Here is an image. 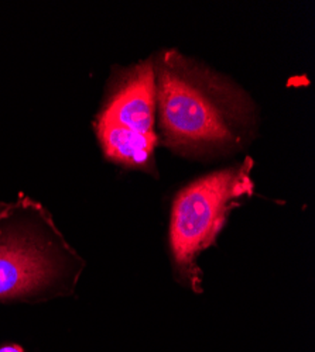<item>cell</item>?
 <instances>
[{"instance_id": "obj_2", "label": "cell", "mask_w": 315, "mask_h": 352, "mask_svg": "<svg viewBox=\"0 0 315 352\" xmlns=\"http://www.w3.org/2000/svg\"><path fill=\"white\" fill-rule=\"evenodd\" d=\"M83 268L39 201L27 196L0 201V303L70 296Z\"/></svg>"}, {"instance_id": "obj_5", "label": "cell", "mask_w": 315, "mask_h": 352, "mask_svg": "<svg viewBox=\"0 0 315 352\" xmlns=\"http://www.w3.org/2000/svg\"><path fill=\"white\" fill-rule=\"evenodd\" d=\"M95 133L108 160L149 173L156 172L154 148L159 142L156 134H140L98 117L95 120Z\"/></svg>"}, {"instance_id": "obj_3", "label": "cell", "mask_w": 315, "mask_h": 352, "mask_svg": "<svg viewBox=\"0 0 315 352\" xmlns=\"http://www.w3.org/2000/svg\"><path fill=\"white\" fill-rule=\"evenodd\" d=\"M253 160L203 176L185 186L174 199L170 220V250L180 282L201 292V271L196 258L211 247L229 212L253 192Z\"/></svg>"}, {"instance_id": "obj_6", "label": "cell", "mask_w": 315, "mask_h": 352, "mask_svg": "<svg viewBox=\"0 0 315 352\" xmlns=\"http://www.w3.org/2000/svg\"><path fill=\"white\" fill-rule=\"evenodd\" d=\"M0 352H24V351L19 345H8V346L0 348Z\"/></svg>"}, {"instance_id": "obj_1", "label": "cell", "mask_w": 315, "mask_h": 352, "mask_svg": "<svg viewBox=\"0 0 315 352\" xmlns=\"http://www.w3.org/2000/svg\"><path fill=\"white\" fill-rule=\"evenodd\" d=\"M164 142L187 155L231 154L252 141L256 109L227 76L164 50L153 60Z\"/></svg>"}, {"instance_id": "obj_4", "label": "cell", "mask_w": 315, "mask_h": 352, "mask_svg": "<svg viewBox=\"0 0 315 352\" xmlns=\"http://www.w3.org/2000/svg\"><path fill=\"white\" fill-rule=\"evenodd\" d=\"M157 87L153 60L136 64L113 78L98 119L145 135H154Z\"/></svg>"}]
</instances>
